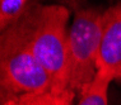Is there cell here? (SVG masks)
I'll return each mask as SVG.
<instances>
[{"label":"cell","mask_w":121,"mask_h":105,"mask_svg":"<svg viewBox=\"0 0 121 105\" xmlns=\"http://www.w3.org/2000/svg\"><path fill=\"white\" fill-rule=\"evenodd\" d=\"M24 13L32 50L40 65L50 75L54 93L73 104L78 96L69 87L68 74V41L71 10L57 3H31Z\"/></svg>","instance_id":"cell-1"},{"label":"cell","mask_w":121,"mask_h":105,"mask_svg":"<svg viewBox=\"0 0 121 105\" xmlns=\"http://www.w3.org/2000/svg\"><path fill=\"white\" fill-rule=\"evenodd\" d=\"M48 91L54 93V84L35 56L23 13L0 34V99L3 103L26 94Z\"/></svg>","instance_id":"cell-2"},{"label":"cell","mask_w":121,"mask_h":105,"mask_svg":"<svg viewBox=\"0 0 121 105\" xmlns=\"http://www.w3.org/2000/svg\"><path fill=\"white\" fill-rule=\"evenodd\" d=\"M102 18L103 10L93 6L74 10L68 41V74L69 87L77 96L97 75Z\"/></svg>","instance_id":"cell-3"},{"label":"cell","mask_w":121,"mask_h":105,"mask_svg":"<svg viewBox=\"0 0 121 105\" xmlns=\"http://www.w3.org/2000/svg\"><path fill=\"white\" fill-rule=\"evenodd\" d=\"M97 70L121 81V3L103 10Z\"/></svg>","instance_id":"cell-4"},{"label":"cell","mask_w":121,"mask_h":105,"mask_svg":"<svg viewBox=\"0 0 121 105\" xmlns=\"http://www.w3.org/2000/svg\"><path fill=\"white\" fill-rule=\"evenodd\" d=\"M112 78L97 71L94 80L78 95L75 105H107L108 103V89Z\"/></svg>","instance_id":"cell-5"},{"label":"cell","mask_w":121,"mask_h":105,"mask_svg":"<svg viewBox=\"0 0 121 105\" xmlns=\"http://www.w3.org/2000/svg\"><path fill=\"white\" fill-rule=\"evenodd\" d=\"M29 0H0V31L15 22L27 9Z\"/></svg>","instance_id":"cell-6"},{"label":"cell","mask_w":121,"mask_h":105,"mask_svg":"<svg viewBox=\"0 0 121 105\" xmlns=\"http://www.w3.org/2000/svg\"><path fill=\"white\" fill-rule=\"evenodd\" d=\"M18 105H73L61 95L52 91L38 94H26L17 97Z\"/></svg>","instance_id":"cell-7"},{"label":"cell","mask_w":121,"mask_h":105,"mask_svg":"<svg viewBox=\"0 0 121 105\" xmlns=\"http://www.w3.org/2000/svg\"><path fill=\"white\" fill-rule=\"evenodd\" d=\"M57 4H61V5H65L70 9V10H75L78 8H83L86 6V3L87 0H55Z\"/></svg>","instance_id":"cell-8"},{"label":"cell","mask_w":121,"mask_h":105,"mask_svg":"<svg viewBox=\"0 0 121 105\" xmlns=\"http://www.w3.org/2000/svg\"><path fill=\"white\" fill-rule=\"evenodd\" d=\"M1 105H18L17 97H15V99H9V100H6V101H3Z\"/></svg>","instance_id":"cell-9"}]
</instances>
